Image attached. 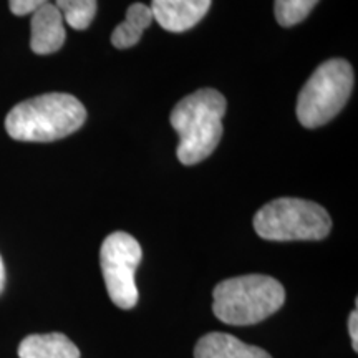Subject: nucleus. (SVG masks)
<instances>
[{
    "mask_svg": "<svg viewBox=\"0 0 358 358\" xmlns=\"http://www.w3.org/2000/svg\"><path fill=\"white\" fill-rule=\"evenodd\" d=\"M226 108V98L214 88H201L174 106L169 122L179 134L176 156L185 166L201 163L216 150Z\"/></svg>",
    "mask_w": 358,
    "mask_h": 358,
    "instance_id": "1",
    "label": "nucleus"
},
{
    "mask_svg": "<svg viewBox=\"0 0 358 358\" xmlns=\"http://www.w3.org/2000/svg\"><path fill=\"white\" fill-rule=\"evenodd\" d=\"M87 122V110L69 93H47L15 105L6 118L8 136L25 143H50L70 136Z\"/></svg>",
    "mask_w": 358,
    "mask_h": 358,
    "instance_id": "2",
    "label": "nucleus"
},
{
    "mask_svg": "<svg viewBox=\"0 0 358 358\" xmlns=\"http://www.w3.org/2000/svg\"><path fill=\"white\" fill-rule=\"evenodd\" d=\"M214 315L227 325H254L285 302V289L274 277L249 274L226 279L214 287Z\"/></svg>",
    "mask_w": 358,
    "mask_h": 358,
    "instance_id": "3",
    "label": "nucleus"
},
{
    "mask_svg": "<svg viewBox=\"0 0 358 358\" xmlns=\"http://www.w3.org/2000/svg\"><path fill=\"white\" fill-rule=\"evenodd\" d=\"M254 229L266 241H322L330 234L332 219L312 201L279 198L259 209Z\"/></svg>",
    "mask_w": 358,
    "mask_h": 358,
    "instance_id": "4",
    "label": "nucleus"
},
{
    "mask_svg": "<svg viewBox=\"0 0 358 358\" xmlns=\"http://www.w3.org/2000/svg\"><path fill=\"white\" fill-rule=\"evenodd\" d=\"M353 90V69L343 58H332L317 66L297 98V120L313 129L335 118Z\"/></svg>",
    "mask_w": 358,
    "mask_h": 358,
    "instance_id": "5",
    "label": "nucleus"
},
{
    "mask_svg": "<svg viewBox=\"0 0 358 358\" xmlns=\"http://www.w3.org/2000/svg\"><path fill=\"white\" fill-rule=\"evenodd\" d=\"M143 257L141 245L128 232H111L100 249V266L111 302L129 310L138 303L134 274Z\"/></svg>",
    "mask_w": 358,
    "mask_h": 358,
    "instance_id": "6",
    "label": "nucleus"
},
{
    "mask_svg": "<svg viewBox=\"0 0 358 358\" xmlns=\"http://www.w3.org/2000/svg\"><path fill=\"white\" fill-rule=\"evenodd\" d=\"M213 0H151L153 20L173 34L192 29L204 19Z\"/></svg>",
    "mask_w": 358,
    "mask_h": 358,
    "instance_id": "7",
    "label": "nucleus"
},
{
    "mask_svg": "<svg viewBox=\"0 0 358 358\" xmlns=\"http://www.w3.org/2000/svg\"><path fill=\"white\" fill-rule=\"evenodd\" d=\"M30 29V48L37 55H50L64 47L66 35L64 17L53 3H45L32 13Z\"/></svg>",
    "mask_w": 358,
    "mask_h": 358,
    "instance_id": "8",
    "label": "nucleus"
},
{
    "mask_svg": "<svg viewBox=\"0 0 358 358\" xmlns=\"http://www.w3.org/2000/svg\"><path fill=\"white\" fill-rule=\"evenodd\" d=\"M194 358H272L262 348L248 345L229 334L213 332L199 338Z\"/></svg>",
    "mask_w": 358,
    "mask_h": 358,
    "instance_id": "9",
    "label": "nucleus"
},
{
    "mask_svg": "<svg viewBox=\"0 0 358 358\" xmlns=\"http://www.w3.org/2000/svg\"><path fill=\"white\" fill-rule=\"evenodd\" d=\"M20 358H80V350L64 334H34L19 345Z\"/></svg>",
    "mask_w": 358,
    "mask_h": 358,
    "instance_id": "10",
    "label": "nucleus"
},
{
    "mask_svg": "<svg viewBox=\"0 0 358 358\" xmlns=\"http://www.w3.org/2000/svg\"><path fill=\"white\" fill-rule=\"evenodd\" d=\"M153 24V12L145 3H131L127 10V19L120 24L111 34L113 47L124 50L131 48L140 42L143 32Z\"/></svg>",
    "mask_w": 358,
    "mask_h": 358,
    "instance_id": "11",
    "label": "nucleus"
},
{
    "mask_svg": "<svg viewBox=\"0 0 358 358\" xmlns=\"http://www.w3.org/2000/svg\"><path fill=\"white\" fill-rule=\"evenodd\" d=\"M55 7L75 30L88 29L96 15V0H57Z\"/></svg>",
    "mask_w": 358,
    "mask_h": 358,
    "instance_id": "12",
    "label": "nucleus"
},
{
    "mask_svg": "<svg viewBox=\"0 0 358 358\" xmlns=\"http://www.w3.org/2000/svg\"><path fill=\"white\" fill-rule=\"evenodd\" d=\"M317 3L319 0H275V19L282 27H294L306 20Z\"/></svg>",
    "mask_w": 358,
    "mask_h": 358,
    "instance_id": "13",
    "label": "nucleus"
},
{
    "mask_svg": "<svg viewBox=\"0 0 358 358\" xmlns=\"http://www.w3.org/2000/svg\"><path fill=\"white\" fill-rule=\"evenodd\" d=\"M45 3H48V0H8L13 15H29Z\"/></svg>",
    "mask_w": 358,
    "mask_h": 358,
    "instance_id": "14",
    "label": "nucleus"
},
{
    "mask_svg": "<svg viewBox=\"0 0 358 358\" xmlns=\"http://www.w3.org/2000/svg\"><path fill=\"white\" fill-rule=\"evenodd\" d=\"M348 334H350L353 350L358 352V312H357V306H355V308H353V312L350 313V317H348Z\"/></svg>",
    "mask_w": 358,
    "mask_h": 358,
    "instance_id": "15",
    "label": "nucleus"
},
{
    "mask_svg": "<svg viewBox=\"0 0 358 358\" xmlns=\"http://www.w3.org/2000/svg\"><path fill=\"white\" fill-rule=\"evenodd\" d=\"M3 287H6V266H3L2 256H0V294H2Z\"/></svg>",
    "mask_w": 358,
    "mask_h": 358,
    "instance_id": "16",
    "label": "nucleus"
}]
</instances>
